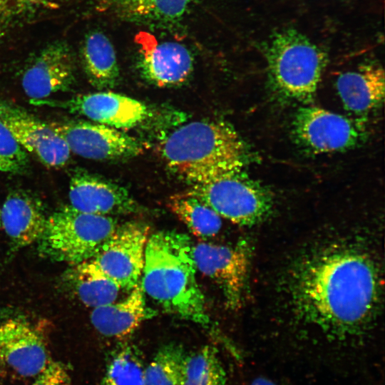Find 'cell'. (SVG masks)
Wrapping results in <instances>:
<instances>
[{"instance_id":"obj_31","label":"cell","mask_w":385,"mask_h":385,"mask_svg":"<svg viewBox=\"0 0 385 385\" xmlns=\"http://www.w3.org/2000/svg\"><path fill=\"white\" fill-rule=\"evenodd\" d=\"M1 227V209H0V227Z\"/></svg>"},{"instance_id":"obj_28","label":"cell","mask_w":385,"mask_h":385,"mask_svg":"<svg viewBox=\"0 0 385 385\" xmlns=\"http://www.w3.org/2000/svg\"><path fill=\"white\" fill-rule=\"evenodd\" d=\"M68 368L59 361L50 359L46 367L38 374L32 385H71Z\"/></svg>"},{"instance_id":"obj_4","label":"cell","mask_w":385,"mask_h":385,"mask_svg":"<svg viewBox=\"0 0 385 385\" xmlns=\"http://www.w3.org/2000/svg\"><path fill=\"white\" fill-rule=\"evenodd\" d=\"M270 81L284 96L313 98L327 63L326 53L306 36L289 29L277 32L267 49Z\"/></svg>"},{"instance_id":"obj_27","label":"cell","mask_w":385,"mask_h":385,"mask_svg":"<svg viewBox=\"0 0 385 385\" xmlns=\"http://www.w3.org/2000/svg\"><path fill=\"white\" fill-rule=\"evenodd\" d=\"M28 165V153L0 121V171L21 173Z\"/></svg>"},{"instance_id":"obj_17","label":"cell","mask_w":385,"mask_h":385,"mask_svg":"<svg viewBox=\"0 0 385 385\" xmlns=\"http://www.w3.org/2000/svg\"><path fill=\"white\" fill-rule=\"evenodd\" d=\"M155 315V312L145 302L139 283L123 299L93 308L91 321L102 335L120 339L132 334L145 320Z\"/></svg>"},{"instance_id":"obj_7","label":"cell","mask_w":385,"mask_h":385,"mask_svg":"<svg viewBox=\"0 0 385 385\" xmlns=\"http://www.w3.org/2000/svg\"><path fill=\"white\" fill-rule=\"evenodd\" d=\"M149 226L131 220L118 225L91 259L123 291L140 283Z\"/></svg>"},{"instance_id":"obj_13","label":"cell","mask_w":385,"mask_h":385,"mask_svg":"<svg viewBox=\"0 0 385 385\" xmlns=\"http://www.w3.org/2000/svg\"><path fill=\"white\" fill-rule=\"evenodd\" d=\"M51 358L38 330L26 318H0V360L18 374L38 375Z\"/></svg>"},{"instance_id":"obj_21","label":"cell","mask_w":385,"mask_h":385,"mask_svg":"<svg viewBox=\"0 0 385 385\" xmlns=\"http://www.w3.org/2000/svg\"><path fill=\"white\" fill-rule=\"evenodd\" d=\"M83 71L88 82L98 90L112 88L119 80L120 71L114 47L101 31L88 33L81 49Z\"/></svg>"},{"instance_id":"obj_15","label":"cell","mask_w":385,"mask_h":385,"mask_svg":"<svg viewBox=\"0 0 385 385\" xmlns=\"http://www.w3.org/2000/svg\"><path fill=\"white\" fill-rule=\"evenodd\" d=\"M68 197L71 207L89 214L111 216L140 212L125 188L83 170L72 175Z\"/></svg>"},{"instance_id":"obj_9","label":"cell","mask_w":385,"mask_h":385,"mask_svg":"<svg viewBox=\"0 0 385 385\" xmlns=\"http://www.w3.org/2000/svg\"><path fill=\"white\" fill-rule=\"evenodd\" d=\"M51 128L66 142L71 153L96 160H118L135 157L142 144L118 129L87 122H52Z\"/></svg>"},{"instance_id":"obj_19","label":"cell","mask_w":385,"mask_h":385,"mask_svg":"<svg viewBox=\"0 0 385 385\" xmlns=\"http://www.w3.org/2000/svg\"><path fill=\"white\" fill-rule=\"evenodd\" d=\"M46 218L40 206L26 194H9L1 209V227L16 249L38 242Z\"/></svg>"},{"instance_id":"obj_1","label":"cell","mask_w":385,"mask_h":385,"mask_svg":"<svg viewBox=\"0 0 385 385\" xmlns=\"http://www.w3.org/2000/svg\"><path fill=\"white\" fill-rule=\"evenodd\" d=\"M381 285L379 270L368 254L351 247H331L296 267L289 297L300 319L344 339L361 333L374 319Z\"/></svg>"},{"instance_id":"obj_14","label":"cell","mask_w":385,"mask_h":385,"mask_svg":"<svg viewBox=\"0 0 385 385\" xmlns=\"http://www.w3.org/2000/svg\"><path fill=\"white\" fill-rule=\"evenodd\" d=\"M138 46V65L145 79L160 87L180 85L190 76L193 58L184 45L159 41L153 34L140 31L135 37Z\"/></svg>"},{"instance_id":"obj_5","label":"cell","mask_w":385,"mask_h":385,"mask_svg":"<svg viewBox=\"0 0 385 385\" xmlns=\"http://www.w3.org/2000/svg\"><path fill=\"white\" fill-rule=\"evenodd\" d=\"M117 225L111 216L66 206L46 218L38 250L42 257L74 265L92 259Z\"/></svg>"},{"instance_id":"obj_3","label":"cell","mask_w":385,"mask_h":385,"mask_svg":"<svg viewBox=\"0 0 385 385\" xmlns=\"http://www.w3.org/2000/svg\"><path fill=\"white\" fill-rule=\"evenodd\" d=\"M159 150L168 168L192 185L243 168L246 157L240 136L222 120L181 125L160 143Z\"/></svg>"},{"instance_id":"obj_30","label":"cell","mask_w":385,"mask_h":385,"mask_svg":"<svg viewBox=\"0 0 385 385\" xmlns=\"http://www.w3.org/2000/svg\"><path fill=\"white\" fill-rule=\"evenodd\" d=\"M250 385H278L272 379L267 377L259 376L253 379Z\"/></svg>"},{"instance_id":"obj_23","label":"cell","mask_w":385,"mask_h":385,"mask_svg":"<svg viewBox=\"0 0 385 385\" xmlns=\"http://www.w3.org/2000/svg\"><path fill=\"white\" fill-rule=\"evenodd\" d=\"M168 207L197 237H213L222 227V217L207 205L188 192L170 197Z\"/></svg>"},{"instance_id":"obj_18","label":"cell","mask_w":385,"mask_h":385,"mask_svg":"<svg viewBox=\"0 0 385 385\" xmlns=\"http://www.w3.org/2000/svg\"><path fill=\"white\" fill-rule=\"evenodd\" d=\"M336 88L344 108L354 113H367L384 101L385 76L379 64L362 65L340 74Z\"/></svg>"},{"instance_id":"obj_12","label":"cell","mask_w":385,"mask_h":385,"mask_svg":"<svg viewBox=\"0 0 385 385\" xmlns=\"http://www.w3.org/2000/svg\"><path fill=\"white\" fill-rule=\"evenodd\" d=\"M192 254L196 270L220 287L228 307L237 308L248 272L249 256L245 245L200 242L192 245Z\"/></svg>"},{"instance_id":"obj_2","label":"cell","mask_w":385,"mask_h":385,"mask_svg":"<svg viewBox=\"0 0 385 385\" xmlns=\"http://www.w3.org/2000/svg\"><path fill=\"white\" fill-rule=\"evenodd\" d=\"M192 248L190 237L175 230L149 235L140 285L165 312L206 327L210 320Z\"/></svg>"},{"instance_id":"obj_22","label":"cell","mask_w":385,"mask_h":385,"mask_svg":"<svg viewBox=\"0 0 385 385\" xmlns=\"http://www.w3.org/2000/svg\"><path fill=\"white\" fill-rule=\"evenodd\" d=\"M66 279L78 299L93 309L116 301L122 290L91 259L71 265Z\"/></svg>"},{"instance_id":"obj_10","label":"cell","mask_w":385,"mask_h":385,"mask_svg":"<svg viewBox=\"0 0 385 385\" xmlns=\"http://www.w3.org/2000/svg\"><path fill=\"white\" fill-rule=\"evenodd\" d=\"M30 103L63 108L118 130L139 125L149 113L148 107L143 102L109 91L78 95L63 101L46 98L30 101Z\"/></svg>"},{"instance_id":"obj_24","label":"cell","mask_w":385,"mask_h":385,"mask_svg":"<svg viewBox=\"0 0 385 385\" xmlns=\"http://www.w3.org/2000/svg\"><path fill=\"white\" fill-rule=\"evenodd\" d=\"M227 374L217 350L206 345L186 354L180 385H225Z\"/></svg>"},{"instance_id":"obj_6","label":"cell","mask_w":385,"mask_h":385,"mask_svg":"<svg viewBox=\"0 0 385 385\" xmlns=\"http://www.w3.org/2000/svg\"><path fill=\"white\" fill-rule=\"evenodd\" d=\"M221 217L243 226L254 225L267 217L272 208L270 192L248 176L242 168L229 170L188 191Z\"/></svg>"},{"instance_id":"obj_26","label":"cell","mask_w":385,"mask_h":385,"mask_svg":"<svg viewBox=\"0 0 385 385\" xmlns=\"http://www.w3.org/2000/svg\"><path fill=\"white\" fill-rule=\"evenodd\" d=\"M145 368L134 347L123 346L109 360L101 385H145Z\"/></svg>"},{"instance_id":"obj_8","label":"cell","mask_w":385,"mask_h":385,"mask_svg":"<svg viewBox=\"0 0 385 385\" xmlns=\"http://www.w3.org/2000/svg\"><path fill=\"white\" fill-rule=\"evenodd\" d=\"M293 135L303 148L314 153L342 151L362 139V129L351 119L314 106L299 108L292 125Z\"/></svg>"},{"instance_id":"obj_20","label":"cell","mask_w":385,"mask_h":385,"mask_svg":"<svg viewBox=\"0 0 385 385\" xmlns=\"http://www.w3.org/2000/svg\"><path fill=\"white\" fill-rule=\"evenodd\" d=\"M192 0H96L98 8L123 19L165 24L179 21Z\"/></svg>"},{"instance_id":"obj_16","label":"cell","mask_w":385,"mask_h":385,"mask_svg":"<svg viewBox=\"0 0 385 385\" xmlns=\"http://www.w3.org/2000/svg\"><path fill=\"white\" fill-rule=\"evenodd\" d=\"M75 61L70 47L63 41L44 48L24 72L21 85L30 101L48 98L73 86Z\"/></svg>"},{"instance_id":"obj_29","label":"cell","mask_w":385,"mask_h":385,"mask_svg":"<svg viewBox=\"0 0 385 385\" xmlns=\"http://www.w3.org/2000/svg\"><path fill=\"white\" fill-rule=\"evenodd\" d=\"M46 0H0V19H9L42 5Z\"/></svg>"},{"instance_id":"obj_25","label":"cell","mask_w":385,"mask_h":385,"mask_svg":"<svg viewBox=\"0 0 385 385\" xmlns=\"http://www.w3.org/2000/svg\"><path fill=\"white\" fill-rule=\"evenodd\" d=\"M185 356L179 344L161 346L145 368V385H180Z\"/></svg>"},{"instance_id":"obj_11","label":"cell","mask_w":385,"mask_h":385,"mask_svg":"<svg viewBox=\"0 0 385 385\" xmlns=\"http://www.w3.org/2000/svg\"><path fill=\"white\" fill-rule=\"evenodd\" d=\"M0 121L23 148L44 165L58 168L68 162L71 151L67 144L48 123L4 100H0Z\"/></svg>"}]
</instances>
